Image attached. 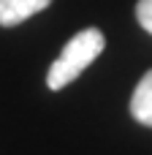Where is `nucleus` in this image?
<instances>
[{
    "mask_svg": "<svg viewBox=\"0 0 152 155\" xmlns=\"http://www.w3.org/2000/svg\"><path fill=\"white\" fill-rule=\"evenodd\" d=\"M106 46V38L98 27H87L79 30L60 52V57L52 63L49 74H46V87L49 90H63L65 84H71Z\"/></svg>",
    "mask_w": 152,
    "mask_h": 155,
    "instance_id": "f257e3e1",
    "label": "nucleus"
},
{
    "mask_svg": "<svg viewBox=\"0 0 152 155\" xmlns=\"http://www.w3.org/2000/svg\"><path fill=\"white\" fill-rule=\"evenodd\" d=\"M49 3L52 0H0V25L3 27L22 25L24 19L49 8Z\"/></svg>",
    "mask_w": 152,
    "mask_h": 155,
    "instance_id": "f03ea898",
    "label": "nucleus"
},
{
    "mask_svg": "<svg viewBox=\"0 0 152 155\" xmlns=\"http://www.w3.org/2000/svg\"><path fill=\"white\" fill-rule=\"evenodd\" d=\"M131 114L141 125L152 128V71L141 76V82L136 84V90L131 95Z\"/></svg>",
    "mask_w": 152,
    "mask_h": 155,
    "instance_id": "7ed1b4c3",
    "label": "nucleus"
},
{
    "mask_svg": "<svg viewBox=\"0 0 152 155\" xmlns=\"http://www.w3.org/2000/svg\"><path fill=\"white\" fill-rule=\"evenodd\" d=\"M136 19H139V25L152 35V0H139L136 3Z\"/></svg>",
    "mask_w": 152,
    "mask_h": 155,
    "instance_id": "20e7f679",
    "label": "nucleus"
}]
</instances>
